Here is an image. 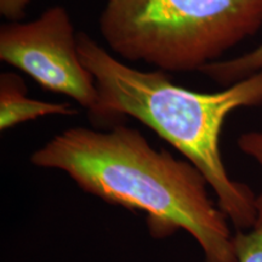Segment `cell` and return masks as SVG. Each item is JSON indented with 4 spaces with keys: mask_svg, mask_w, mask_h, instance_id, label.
<instances>
[{
    "mask_svg": "<svg viewBox=\"0 0 262 262\" xmlns=\"http://www.w3.org/2000/svg\"><path fill=\"white\" fill-rule=\"evenodd\" d=\"M262 27V0H111L100 32L114 54L165 72L201 71Z\"/></svg>",
    "mask_w": 262,
    "mask_h": 262,
    "instance_id": "3957f363",
    "label": "cell"
},
{
    "mask_svg": "<svg viewBox=\"0 0 262 262\" xmlns=\"http://www.w3.org/2000/svg\"><path fill=\"white\" fill-rule=\"evenodd\" d=\"M31 162L61 170L108 204L141 211L153 238L183 229L201 245L205 262H237L227 216L209 195L203 173L153 148L139 130L124 124L108 131L71 127L35 150Z\"/></svg>",
    "mask_w": 262,
    "mask_h": 262,
    "instance_id": "6da1fadb",
    "label": "cell"
},
{
    "mask_svg": "<svg viewBox=\"0 0 262 262\" xmlns=\"http://www.w3.org/2000/svg\"><path fill=\"white\" fill-rule=\"evenodd\" d=\"M238 147L245 155L254 158L262 166V131H250L242 134L238 139ZM257 221H262V192L256 198Z\"/></svg>",
    "mask_w": 262,
    "mask_h": 262,
    "instance_id": "ba28073f",
    "label": "cell"
},
{
    "mask_svg": "<svg viewBox=\"0 0 262 262\" xmlns=\"http://www.w3.org/2000/svg\"><path fill=\"white\" fill-rule=\"evenodd\" d=\"M262 71V44L254 50L229 58V60L216 61L206 64L201 71L203 74L210 78L220 85H229L249 78Z\"/></svg>",
    "mask_w": 262,
    "mask_h": 262,
    "instance_id": "8992f818",
    "label": "cell"
},
{
    "mask_svg": "<svg viewBox=\"0 0 262 262\" xmlns=\"http://www.w3.org/2000/svg\"><path fill=\"white\" fill-rule=\"evenodd\" d=\"M31 0H0V14L9 21H21L25 18Z\"/></svg>",
    "mask_w": 262,
    "mask_h": 262,
    "instance_id": "9c48e42d",
    "label": "cell"
},
{
    "mask_svg": "<svg viewBox=\"0 0 262 262\" xmlns=\"http://www.w3.org/2000/svg\"><path fill=\"white\" fill-rule=\"evenodd\" d=\"M78 110L71 103L47 102L27 96V86L18 74L5 72L0 75V130L48 116L72 117Z\"/></svg>",
    "mask_w": 262,
    "mask_h": 262,
    "instance_id": "5b68a950",
    "label": "cell"
},
{
    "mask_svg": "<svg viewBox=\"0 0 262 262\" xmlns=\"http://www.w3.org/2000/svg\"><path fill=\"white\" fill-rule=\"evenodd\" d=\"M249 233L238 231L234 234L237 262H262V221Z\"/></svg>",
    "mask_w": 262,
    "mask_h": 262,
    "instance_id": "52a82bcc",
    "label": "cell"
},
{
    "mask_svg": "<svg viewBox=\"0 0 262 262\" xmlns=\"http://www.w3.org/2000/svg\"><path fill=\"white\" fill-rule=\"evenodd\" d=\"M108 2H111V0H108Z\"/></svg>",
    "mask_w": 262,
    "mask_h": 262,
    "instance_id": "30bf717a",
    "label": "cell"
},
{
    "mask_svg": "<svg viewBox=\"0 0 262 262\" xmlns=\"http://www.w3.org/2000/svg\"><path fill=\"white\" fill-rule=\"evenodd\" d=\"M0 60L28 74L42 89L73 98L89 116L96 111V81L81 61L78 34L62 6L49 8L34 21L3 25Z\"/></svg>",
    "mask_w": 262,
    "mask_h": 262,
    "instance_id": "277c9868",
    "label": "cell"
},
{
    "mask_svg": "<svg viewBox=\"0 0 262 262\" xmlns=\"http://www.w3.org/2000/svg\"><path fill=\"white\" fill-rule=\"evenodd\" d=\"M78 50L100 95L91 120L122 124L131 117L152 129L203 173L235 227H254L256 196L245 183L229 178L220 136L229 113L262 104V71L217 93H196L173 84L165 71L129 67L84 32L78 33Z\"/></svg>",
    "mask_w": 262,
    "mask_h": 262,
    "instance_id": "7a4b0ae2",
    "label": "cell"
}]
</instances>
